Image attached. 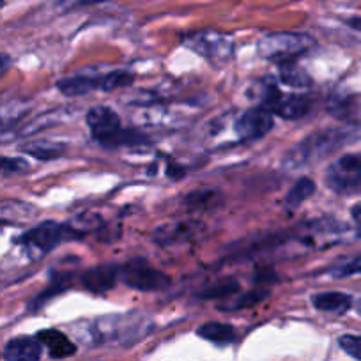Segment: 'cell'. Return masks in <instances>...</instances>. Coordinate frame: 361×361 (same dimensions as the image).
Wrapping results in <instances>:
<instances>
[{
	"mask_svg": "<svg viewBox=\"0 0 361 361\" xmlns=\"http://www.w3.org/2000/svg\"><path fill=\"white\" fill-rule=\"evenodd\" d=\"M349 27H353V29H356V30H361V18L349 20Z\"/></svg>",
	"mask_w": 361,
	"mask_h": 361,
	"instance_id": "obj_30",
	"label": "cell"
},
{
	"mask_svg": "<svg viewBox=\"0 0 361 361\" xmlns=\"http://www.w3.org/2000/svg\"><path fill=\"white\" fill-rule=\"evenodd\" d=\"M69 235H80V232L73 231L71 225H62L59 221H43L37 227L30 228L20 239H16L18 245H22L32 259L47 255L54 248H57L62 241L69 239Z\"/></svg>",
	"mask_w": 361,
	"mask_h": 361,
	"instance_id": "obj_2",
	"label": "cell"
},
{
	"mask_svg": "<svg viewBox=\"0 0 361 361\" xmlns=\"http://www.w3.org/2000/svg\"><path fill=\"white\" fill-rule=\"evenodd\" d=\"M121 276V269L117 266H110V264H103V266H96L87 269L82 275V286L87 290L94 294H105L110 289H114Z\"/></svg>",
	"mask_w": 361,
	"mask_h": 361,
	"instance_id": "obj_9",
	"label": "cell"
},
{
	"mask_svg": "<svg viewBox=\"0 0 361 361\" xmlns=\"http://www.w3.org/2000/svg\"><path fill=\"white\" fill-rule=\"evenodd\" d=\"M310 106H312V103L307 96L282 94V98H280L275 105L271 106L269 112L275 114V116H279V117H282V119L296 121V119H301V117L307 116V114L310 112Z\"/></svg>",
	"mask_w": 361,
	"mask_h": 361,
	"instance_id": "obj_13",
	"label": "cell"
},
{
	"mask_svg": "<svg viewBox=\"0 0 361 361\" xmlns=\"http://www.w3.org/2000/svg\"><path fill=\"white\" fill-rule=\"evenodd\" d=\"M183 44L206 61L213 62V64H221L227 62L234 54V39L232 36L218 30H199V32H192L188 36L183 37Z\"/></svg>",
	"mask_w": 361,
	"mask_h": 361,
	"instance_id": "obj_4",
	"label": "cell"
},
{
	"mask_svg": "<svg viewBox=\"0 0 361 361\" xmlns=\"http://www.w3.org/2000/svg\"><path fill=\"white\" fill-rule=\"evenodd\" d=\"M315 190H317V186H315L314 179H310V177H301V179H298L296 185L289 190L283 204H286L287 209H298L305 200L314 195Z\"/></svg>",
	"mask_w": 361,
	"mask_h": 361,
	"instance_id": "obj_17",
	"label": "cell"
},
{
	"mask_svg": "<svg viewBox=\"0 0 361 361\" xmlns=\"http://www.w3.org/2000/svg\"><path fill=\"white\" fill-rule=\"evenodd\" d=\"M314 47V37L298 32L267 34L257 44L260 57L267 59V61L279 62V64L294 62L298 57L308 54Z\"/></svg>",
	"mask_w": 361,
	"mask_h": 361,
	"instance_id": "obj_1",
	"label": "cell"
},
{
	"mask_svg": "<svg viewBox=\"0 0 361 361\" xmlns=\"http://www.w3.org/2000/svg\"><path fill=\"white\" fill-rule=\"evenodd\" d=\"M121 279L128 287L140 290V293H156V290H163L170 286L169 276L159 269L149 266L145 260L128 262L121 269Z\"/></svg>",
	"mask_w": 361,
	"mask_h": 361,
	"instance_id": "obj_5",
	"label": "cell"
},
{
	"mask_svg": "<svg viewBox=\"0 0 361 361\" xmlns=\"http://www.w3.org/2000/svg\"><path fill=\"white\" fill-rule=\"evenodd\" d=\"M324 180L331 192H353L361 185V159L357 156H342L328 166Z\"/></svg>",
	"mask_w": 361,
	"mask_h": 361,
	"instance_id": "obj_6",
	"label": "cell"
},
{
	"mask_svg": "<svg viewBox=\"0 0 361 361\" xmlns=\"http://www.w3.org/2000/svg\"><path fill=\"white\" fill-rule=\"evenodd\" d=\"M273 126H275L273 114L264 109H252L239 116V119L235 121L234 130L239 140L246 142L260 140V138L266 137L273 130Z\"/></svg>",
	"mask_w": 361,
	"mask_h": 361,
	"instance_id": "obj_8",
	"label": "cell"
},
{
	"mask_svg": "<svg viewBox=\"0 0 361 361\" xmlns=\"http://www.w3.org/2000/svg\"><path fill=\"white\" fill-rule=\"evenodd\" d=\"M135 80V76L130 71H117L106 73V75L98 76V89L99 90H116L121 87L131 85V82Z\"/></svg>",
	"mask_w": 361,
	"mask_h": 361,
	"instance_id": "obj_20",
	"label": "cell"
},
{
	"mask_svg": "<svg viewBox=\"0 0 361 361\" xmlns=\"http://www.w3.org/2000/svg\"><path fill=\"white\" fill-rule=\"evenodd\" d=\"M57 89L64 96H85L90 90L98 89V76L76 75L57 82Z\"/></svg>",
	"mask_w": 361,
	"mask_h": 361,
	"instance_id": "obj_14",
	"label": "cell"
},
{
	"mask_svg": "<svg viewBox=\"0 0 361 361\" xmlns=\"http://www.w3.org/2000/svg\"><path fill=\"white\" fill-rule=\"evenodd\" d=\"M350 133L347 130H326L310 135L305 138L294 151H290L289 158L294 165H301L307 161H317L324 158L335 149H340L349 142Z\"/></svg>",
	"mask_w": 361,
	"mask_h": 361,
	"instance_id": "obj_3",
	"label": "cell"
},
{
	"mask_svg": "<svg viewBox=\"0 0 361 361\" xmlns=\"http://www.w3.org/2000/svg\"><path fill=\"white\" fill-rule=\"evenodd\" d=\"M279 76L283 83L296 89H305V87L312 85V78L303 68L296 64V62H283L279 68Z\"/></svg>",
	"mask_w": 361,
	"mask_h": 361,
	"instance_id": "obj_19",
	"label": "cell"
},
{
	"mask_svg": "<svg viewBox=\"0 0 361 361\" xmlns=\"http://www.w3.org/2000/svg\"><path fill=\"white\" fill-rule=\"evenodd\" d=\"M350 298L342 293H319L312 298V303L321 312H335L343 314L350 308Z\"/></svg>",
	"mask_w": 361,
	"mask_h": 361,
	"instance_id": "obj_16",
	"label": "cell"
},
{
	"mask_svg": "<svg viewBox=\"0 0 361 361\" xmlns=\"http://www.w3.org/2000/svg\"><path fill=\"white\" fill-rule=\"evenodd\" d=\"M87 126L98 142L106 145L116 144L117 137L123 133L121 117L109 106H94L87 112Z\"/></svg>",
	"mask_w": 361,
	"mask_h": 361,
	"instance_id": "obj_7",
	"label": "cell"
},
{
	"mask_svg": "<svg viewBox=\"0 0 361 361\" xmlns=\"http://www.w3.org/2000/svg\"><path fill=\"white\" fill-rule=\"evenodd\" d=\"M197 335L204 340L216 343V345H227L235 340V329L231 324H224V322H206V324L199 326Z\"/></svg>",
	"mask_w": 361,
	"mask_h": 361,
	"instance_id": "obj_15",
	"label": "cell"
},
{
	"mask_svg": "<svg viewBox=\"0 0 361 361\" xmlns=\"http://www.w3.org/2000/svg\"><path fill=\"white\" fill-rule=\"evenodd\" d=\"M2 4H4V0H0V6H2Z\"/></svg>",
	"mask_w": 361,
	"mask_h": 361,
	"instance_id": "obj_31",
	"label": "cell"
},
{
	"mask_svg": "<svg viewBox=\"0 0 361 361\" xmlns=\"http://www.w3.org/2000/svg\"><path fill=\"white\" fill-rule=\"evenodd\" d=\"M37 216V207L22 200H0V224L22 225Z\"/></svg>",
	"mask_w": 361,
	"mask_h": 361,
	"instance_id": "obj_12",
	"label": "cell"
},
{
	"mask_svg": "<svg viewBox=\"0 0 361 361\" xmlns=\"http://www.w3.org/2000/svg\"><path fill=\"white\" fill-rule=\"evenodd\" d=\"M353 275H361V255L347 260L345 264H342V266L333 271V276H336V279H345V276Z\"/></svg>",
	"mask_w": 361,
	"mask_h": 361,
	"instance_id": "obj_25",
	"label": "cell"
},
{
	"mask_svg": "<svg viewBox=\"0 0 361 361\" xmlns=\"http://www.w3.org/2000/svg\"><path fill=\"white\" fill-rule=\"evenodd\" d=\"M350 213H353L354 221H356V224H360V225H361V202H357L356 206L353 207V211H350Z\"/></svg>",
	"mask_w": 361,
	"mask_h": 361,
	"instance_id": "obj_29",
	"label": "cell"
},
{
	"mask_svg": "<svg viewBox=\"0 0 361 361\" xmlns=\"http://www.w3.org/2000/svg\"><path fill=\"white\" fill-rule=\"evenodd\" d=\"M27 166L29 165L22 158H4V156H0V172H22Z\"/></svg>",
	"mask_w": 361,
	"mask_h": 361,
	"instance_id": "obj_26",
	"label": "cell"
},
{
	"mask_svg": "<svg viewBox=\"0 0 361 361\" xmlns=\"http://www.w3.org/2000/svg\"><path fill=\"white\" fill-rule=\"evenodd\" d=\"M11 57L6 54H0V75H4L9 68H11Z\"/></svg>",
	"mask_w": 361,
	"mask_h": 361,
	"instance_id": "obj_28",
	"label": "cell"
},
{
	"mask_svg": "<svg viewBox=\"0 0 361 361\" xmlns=\"http://www.w3.org/2000/svg\"><path fill=\"white\" fill-rule=\"evenodd\" d=\"M64 149H66L64 144H61V142H51V140H34V142H29V144L22 145L23 152H27V154H30L36 159H43V161L59 158V156H62Z\"/></svg>",
	"mask_w": 361,
	"mask_h": 361,
	"instance_id": "obj_18",
	"label": "cell"
},
{
	"mask_svg": "<svg viewBox=\"0 0 361 361\" xmlns=\"http://www.w3.org/2000/svg\"><path fill=\"white\" fill-rule=\"evenodd\" d=\"M41 345L47 347L48 354L54 360H62V357L73 356L76 353V345L59 329H43L36 335Z\"/></svg>",
	"mask_w": 361,
	"mask_h": 361,
	"instance_id": "obj_11",
	"label": "cell"
},
{
	"mask_svg": "<svg viewBox=\"0 0 361 361\" xmlns=\"http://www.w3.org/2000/svg\"><path fill=\"white\" fill-rule=\"evenodd\" d=\"M239 283L234 280H224V282H218L216 286L207 287L200 296L202 298H221V296H231V294L238 293Z\"/></svg>",
	"mask_w": 361,
	"mask_h": 361,
	"instance_id": "obj_23",
	"label": "cell"
},
{
	"mask_svg": "<svg viewBox=\"0 0 361 361\" xmlns=\"http://www.w3.org/2000/svg\"><path fill=\"white\" fill-rule=\"evenodd\" d=\"M96 2H103V0H64V6H68V8H76V6L96 4Z\"/></svg>",
	"mask_w": 361,
	"mask_h": 361,
	"instance_id": "obj_27",
	"label": "cell"
},
{
	"mask_svg": "<svg viewBox=\"0 0 361 361\" xmlns=\"http://www.w3.org/2000/svg\"><path fill=\"white\" fill-rule=\"evenodd\" d=\"M27 112V103L22 99H13V102L0 105V126H9L23 117Z\"/></svg>",
	"mask_w": 361,
	"mask_h": 361,
	"instance_id": "obj_21",
	"label": "cell"
},
{
	"mask_svg": "<svg viewBox=\"0 0 361 361\" xmlns=\"http://www.w3.org/2000/svg\"><path fill=\"white\" fill-rule=\"evenodd\" d=\"M338 343H340V347H342V349L349 354V356H353L354 360L361 361V335L360 336L343 335V336H340Z\"/></svg>",
	"mask_w": 361,
	"mask_h": 361,
	"instance_id": "obj_24",
	"label": "cell"
},
{
	"mask_svg": "<svg viewBox=\"0 0 361 361\" xmlns=\"http://www.w3.org/2000/svg\"><path fill=\"white\" fill-rule=\"evenodd\" d=\"M43 345L36 336H18L9 340L4 349L6 361H39Z\"/></svg>",
	"mask_w": 361,
	"mask_h": 361,
	"instance_id": "obj_10",
	"label": "cell"
},
{
	"mask_svg": "<svg viewBox=\"0 0 361 361\" xmlns=\"http://www.w3.org/2000/svg\"><path fill=\"white\" fill-rule=\"evenodd\" d=\"M266 296H267V290H255V293L243 294L239 300L232 301L231 305H227V307L221 308V310H243V308H250L253 307V305L260 303Z\"/></svg>",
	"mask_w": 361,
	"mask_h": 361,
	"instance_id": "obj_22",
	"label": "cell"
}]
</instances>
